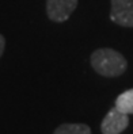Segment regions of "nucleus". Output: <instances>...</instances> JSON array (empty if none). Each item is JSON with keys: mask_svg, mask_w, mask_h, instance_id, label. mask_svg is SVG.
<instances>
[{"mask_svg": "<svg viewBox=\"0 0 133 134\" xmlns=\"http://www.w3.org/2000/svg\"><path fill=\"white\" fill-rule=\"evenodd\" d=\"M77 7V0H46V15L52 22H65Z\"/></svg>", "mask_w": 133, "mask_h": 134, "instance_id": "nucleus-2", "label": "nucleus"}, {"mask_svg": "<svg viewBox=\"0 0 133 134\" xmlns=\"http://www.w3.org/2000/svg\"><path fill=\"white\" fill-rule=\"evenodd\" d=\"M115 107L125 114H133V88L122 92L115 99Z\"/></svg>", "mask_w": 133, "mask_h": 134, "instance_id": "nucleus-6", "label": "nucleus"}, {"mask_svg": "<svg viewBox=\"0 0 133 134\" xmlns=\"http://www.w3.org/2000/svg\"><path fill=\"white\" fill-rule=\"evenodd\" d=\"M4 49H6V38H4L2 34H0V57L3 56Z\"/></svg>", "mask_w": 133, "mask_h": 134, "instance_id": "nucleus-7", "label": "nucleus"}, {"mask_svg": "<svg viewBox=\"0 0 133 134\" xmlns=\"http://www.w3.org/2000/svg\"><path fill=\"white\" fill-rule=\"evenodd\" d=\"M110 19L122 27H133V0H111Z\"/></svg>", "mask_w": 133, "mask_h": 134, "instance_id": "nucleus-3", "label": "nucleus"}, {"mask_svg": "<svg viewBox=\"0 0 133 134\" xmlns=\"http://www.w3.org/2000/svg\"><path fill=\"white\" fill-rule=\"evenodd\" d=\"M53 134H91V129L84 123H64L58 126Z\"/></svg>", "mask_w": 133, "mask_h": 134, "instance_id": "nucleus-5", "label": "nucleus"}, {"mask_svg": "<svg viewBox=\"0 0 133 134\" xmlns=\"http://www.w3.org/2000/svg\"><path fill=\"white\" fill-rule=\"evenodd\" d=\"M91 66L100 76L117 77L126 70L128 62L120 52L110 48H100L91 54Z\"/></svg>", "mask_w": 133, "mask_h": 134, "instance_id": "nucleus-1", "label": "nucleus"}, {"mask_svg": "<svg viewBox=\"0 0 133 134\" xmlns=\"http://www.w3.org/2000/svg\"><path fill=\"white\" fill-rule=\"evenodd\" d=\"M129 125L128 114L122 113L117 107L111 108L103 118L100 123V130L102 134H120L122 133Z\"/></svg>", "mask_w": 133, "mask_h": 134, "instance_id": "nucleus-4", "label": "nucleus"}]
</instances>
